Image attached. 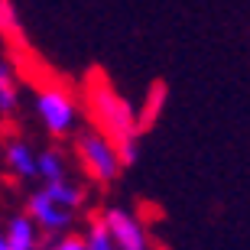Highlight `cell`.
<instances>
[{"label": "cell", "mask_w": 250, "mask_h": 250, "mask_svg": "<svg viewBox=\"0 0 250 250\" xmlns=\"http://www.w3.org/2000/svg\"><path fill=\"white\" fill-rule=\"evenodd\" d=\"M20 107V78L13 62H0V117L17 114Z\"/></svg>", "instance_id": "obj_8"}, {"label": "cell", "mask_w": 250, "mask_h": 250, "mask_svg": "<svg viewBox=\"0 0 250 250\" xmlns=\"http://www.w3.org/2000/svg\"><path fill=\"white\" fill-rule=\"evenodd\" d=\"M46 192L52 195V198H59L65 208H72V211H82V208H84V188L78 186V182H72V179H62V182H49Z\"/></svg>", "instance_id": "obj_11"}, {"label": "cell", "mask_w": 250, "mask_h": 250, "mask_svg": "<svg viewBox=\"0 0 250 250\" xmlns=\"http://www.w3.org/2000/svg\"><path fill=\"white\" fill-rule=\"evenodd\" d=\"M82 104H84V114H88L91 127H98L107 140L117 143L124 169L133 166L140 159V133H143L140 111L114 88L111 78L104 72H98V68L88 72V78H84Z\"/></svg>", "instance_id": "obj_1"}, {"label": "cell", "mask_w": 250, "mask_h": 250, "mask_svg": "<svg viewBox=\"0 0 250 250\" xmlns=\"http://www.w3.org/2000/svg\"><path fill=\"white\" fill-rule=\"evenodd\" d=\"M0 250H10V244H7V231L0 228Z\"/></svg>", "instance_id": "obj_14"}, {"label": "cell", "mask_w": 250, "mask_h": 250, "mask_svg": "<svg viewBox=\"0 0 250 250\" xmlns=\"http://www.w3.org/2000/svg\"><path fill=\"white\" fill-rule=\"evenodd\" d=\"M33 107H36V117L49 137L62 140V137H75L78 133L84 104L78 101V94L72 88H65V84H39Z\"/></svg>", "instance_id": "obj_3"}, {"label": "cell", "mask_w": 250, "mask_h": 250, "mask_svg": "<svg viewBox=\"0 0 250 250\" xmlns=\"http://www.w3.org/2000/svg\"><path fill=\"white\" fill-rule=\"evenodd\" d=\"M3 163L17 179H39V153L26 140L10 137L7 146H3Z\"/></svg>", "instance_id": "obj_6"}, {"label": "cell", "mask_w": 250, "mask_h": 250, "mask_svg": "<svg viewBox=\"0 0 250 250\" xmlns=\"http://www.w3.org/2000/svg\"><path fill=\"white\" fill-rule=\"evenodd\" d=\"M7 244H10V250H39V224L29 218L26 211H20V214H13L7 221Z\"/></svg>", "instance_id": "obj_7"}, {"label": "cell", "mask_w": 250, "mask_h": 250, "mask_svg": "<svg viewBox=\"0 0 250 250\" xmlns=\"http://www.w3.org/2000/svg\"><path fill=\"white\" fill-rule=\"evenodd\" d=\"M46 250H88V244H84V234L68 231V234H59Z\"/></svg>", "instance_id": "obj_13"}, {"label": "cell", "mask_w": 250, "mask_h": 250, "mask_svg": "<svg viewBox=\"0 0 250 250\" xmlns=\"http://www.w3.org/2000/svg\"><path fill=\"white\" fill-rule=\"evenodd\" d=\"M84 244H88V250H121L117 244H114L111 231L104 228V221H101V218L88 224V231H84Z\"/></svg>", "instance_id": "obj_12"}, {"label": "cell", "mask_w": 250, "mask_h": 250, "mask_svg": "<svg viewBox=\"0 0 250 250\" xmlns=\"http://www.w3.org/2000/svg\"><path fill=\"white\" fill-rule=\"evenodd\" d=\"M39 179H42V186L68 179V159H65L62 149L46 146L42 153H39Z\"/></svg>", "instance_id": "obj_9"}, {"label": "cell", "mask_w": 250, "mask_h": 250, "mask_svg": "<svg viewBox=\"0 0 250 250\" xmlns=\"http://www.w3.org/2000/svg\"><path fill=\"white\" fill-rule=\"evenodd\" d=\"M0 36L10 39V42H26V29H23V20H20V10L13 7V0H0Z\"/></svg>", "instance_id": "obj_10"}, {"label": "cell", "mask_w": 250, "mask_h": 250, "mask_svg": "<svg viewBox=\"0 0 250 250\" xmlns=\"http://www.w3.org/2000/svg\"><path fill=\"white\" fill-rule=\"evenodd\" d=\"M75 159L94 186H111L117 182V176L124 172V159L114 140H107L98 127H78V133L72 137Z\"/></svg>", "instance_id": "obj_2"}, {"label": "cell", "mask_w": 250, "mask_h": 250, "mask_svg": "<svg viewBox=\"0 0 250 250\" xmlns=\"http://www.w3.org/2000/svg\"><path fill=\"white\" fill-rule=\"evenodd\" d=\"M101 221H104V228L111 231L114 244H117L121 250H153V241H149L146 224L140 221L130 208H124V205H111V208H104Z\"/></svg>", "instance_id": "obj_5"}, {"label": "cell", "mask_w": 250, "mask_h": 250, "mask_svg": "<svg viewBox=\"0 0 250 250\" xmlns=\"http://www.w3.org/2000/svg\"><path fill=\"white\" fill-rule=\"evenodd\" d=\"M26 214L39 224L42 234H56V237L59 234H68L75 228V221H78V211L65 208L59 198H52V195L46 192V186L36 188V192L26 198Z\"/></svg>", "instance_id": "obj_4"}]
</instances>
